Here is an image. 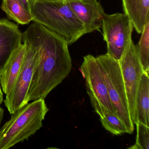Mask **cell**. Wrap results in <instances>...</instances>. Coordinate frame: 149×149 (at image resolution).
<instances>
[{
  "instance_id": "8992f818",
  "label": "cell",
  "mask_w": 149,
  "mask_h": 149,
  "mask_svg": "<svg viewBox=\"0 0 149 149\" xmlns=\"http://www.w3.org/2000/svg\"><path fill=\"white\" fill-rule=\"evenodd\" d=\"M102 28L107 54L119 61L132 40L134 27L131 21L125 13H105Z\"/></svg>"
},
{
  "instance_id": "3957f363",
  "label": "cell",
  "mask_w": 149,
  "mask_h": 149,
  "mask_svg": "<svg viewBox=\"0 0 149 149\" xmlns=\"http://www.w3.org/2000/svg\"><path fill=\"white\" fill-rule=\"evenodd\" d=\"M48 111L44 99H38L11 114L0 130V149H9L35 134L42 127Z\"/></svg>"
},
{
  "instance_id": "6da1fadb",
  "label": "cell",
  "mask_w": 149,
  "mask_h": 149,
  "mask_svg": "<svg viewBox=\"0 0 149 149\" xmlns=\"http://www.w3.org/2000/svg\"><path fill=\"white\" fill-rule=\"evenodd\" d=\"M23 41L34 49L36 63L27 101L44 99L67 77L72 68L67 41L33 22L22 33Z\"/></svg>"
},
{
  "instance_id": "8fae6325",
  "label": "cell",
  "mask_w": 149,
  "mask_h": 149,
  "mask_svg": "<svg viewBox=\"0 0 149 149\" xmlns=\"http://www.w3.org/2000/svg\"><path fill=\"white\" fill-rule=\"evenodd\" d=\"M26 43L23 41L10 55L2 68L1 75V85L2 91L7 94L13 88L19 74L24 61Z\"/></svg>"
},
{
  "instance_id": "ac0fdd59",
  "label": "cell",
  "mask_w": 149,
  "mask_h": 149,
  "mask_svg": "<svg viewBox=\"0 0 149 149\" xmlns=\"http://www.w3.org/2000/svg\"><path fill=\"white\" fill-rule=\"evenodd\" d=\"M25 6V8L32 14V9L33 6L34 0H21Z\"/></svg>"
},
{
  "instance_id": "e0dca14e",
  "label": "cell",
  "mask_w": 149,
  "mask_h": 149,
  "mask_svg": "<svg viewBox=\"0 0 149 149\" xmlns=\"http://www.w3.org/2000/svg\"><path fill=\"white\" fill-rule=\"evenodd\" d=\"M137 136L134 145L129 147L132 149H149V127L143 124L136 123Z\"/></svg>"
},
{
  "instance_id": "d6986e66",
  "label": "cell",
  "mask_w": 149,
  "mask_h": 149,
  "mask_svg": "<svg viewBox=\"0 0 149 149\" xmlns=\"http://www.w3.org/2000/svg\"><path fill=\"white\" fill-rule=\"evenodd\" d=\"M2 68L0 67V80H1V71H2ZM3 100V94L1 89V82H0V105L2 104Z\"/></svg>"
},
{
  "instance_id": "44dd1931",
  "label": "cell",
  "mask_w": 149,
  "mask_h": 149,
  "mask_svg": "<svg viewBox=\"0 0 149 149\" xmlns=\"http://www.w3.org/2000/svg\"><path fill=\"white\" fill-rule=\"evenodd\" d=\"M4 115V111L1 107H0V124L3 120V117Z\"/></svg>"
},
{
  "instance_id": "7c38bea8",
  "label": "cell",
  "mask_w": 149,
  "mask_h": 149,
  "mask_svg": "<svg viewBox=\"0 0 149 149\" xmlns=\"http://www.w3.org/2000/svg\"><path fill=\"white\" fill-rule=\"evenodd\" d=\"M124 13L131 21L139 34L149 19V0H122Z\"/></svg>"
},
{
  "instance_id": "ffe728a7",
  "label": "cell",
  "mask_w": 149,
  "mask_h": 149,
  "mask_svg": "<svg viewBox=\"0 0 149 149\" xmlns=\"http://www.w3.org/2000/svg\"><path fill=\"white\" fill-rule=\"evenodd\" d=\"M34 1L40 2H57V1H64L65 0H34Z\"/></svg>"
},
{
  "instance_id": "5b68a950",
  "label": "cell",
  "mask_w": 149,
  "mask_h": 149,
  "mask_svg": "<svg viewBox=\"0 0 149 149\" xmlns=\"http://www.w3.org/2000/svg\"><path fill=\"white\" fill-rule=\"evenodd\" d=\"M81 70L85 80L87 93L95 112L99 116L107 111L115 113L101 65L97 57L90 54L84 56Z\"/></svg>"
},
{
  "instance_id": "7a4b0ae2",
  "label": "cell",
  "mask_w": 149,
  "mask_h": 149,
  "mask_svg": "<svg viewBox=\"0 0 149 149\" xmlns=\"http://www.w3.org/2000/svg\"><path fill=\"white\" fill-rule=\"evenodd\" d=\"M32 22L39 23L63 37L71 45L85 33L83 23L64 1H35L32 11Z\"/></svg>"
},
{
  "instance_id": "ba28073f",
  "label": "cell",
  "mask_w": 149,
  "mask_h": 149,
  "mask_svg": "<svg viewBox=\"0 0 149 149\" xmlns=\"http://www.w3.org/2000/svg\"><path fill=\"white\" fill-rule=\"evenodd\" d=\"M26 45V54L20 72L13 88L6 95L4 100L5 105L11 114L28 103L27 98L36 63V56L33 47L27 43Z\"/></svg>"
},
{
  "instance_id": "52a82bcc",
  "label": "cell",
  "mask_w": 149,
  "mask_h": 149,
  "mask_svg": "<svg viewBox=\"0 0 149 149\" xmlns=\"http://www.w3.org/2000/svg\"><path fill=\"white\" fill-rule=\"evenodd\" d=\"M125 87L131 117L137 123L136 98L143 70L139 61L136 45L132 40L118 61Z\"/></svg>"
},
{
  "instance_id": "4fadbf2b",
  "label": "cell",
  "mask_w": 149,
  "mask_h": 149,
  "mask_svg": "<svg viewBox=\"0 0 149 149\" xmlns=\"http://www.w3.org/2000/svg\"><path fill=\"white\" fill-rule=\"evenodd\" d=\"M137 123L149 127V74L143 72L136 98Z\"/></svg>"
},
{
  "instance_id": "9c48e42d",
  "label": "cell",
  "mask_w": 149,
  "mask_h": 149,
  "mask_svg": "<svg viewBox=\"0 0 149 149\" xmlns=\"http://www.w3.org/2000/svg\"><path fill=\"white\" fill-rule=\"evenodd\" d=\"M78 19L83 23L85 33L102 28L104 9L97 0H66Z\"/></svg>"
},
{
  "instance_id": "9a60e30c",
  "label": "cell",
  "mask_w": 149,
  "mask_h": 149,
  "mask_svg": "<svg viewBox=\"0 0 149 149\" xmlns=\"http://www.w3.org/2000/svg\"><path fill=\"white\" fill-rule=\"evenodd\" d=\"M100 121L104 128L113 135L118 136L130 134L125 125L114 112L107 111L100 116Z\"/></svg>"
},
{
  "instance_id": "277c9868",
  "label": "cell",
  "mask_w": 149,
  "mask_h": 149,
  "mask_svg": "<svg viewBox=\"0 0 149 149\" xmlns=\"http://www.w3.org/2000/svg\"><path fill=\"white\" fill-rule=\"evenodd\" d=\"M102 68L109 96L115 114L125 125L130 134L134 124L131 117L129 104L119 62L107 54L97 57Z\"/></svg>"
},
{
  "instance_id": "2e32d148",
  "label": "cell",
  "mask_w": 149,
  "mask_h": 149,
  "mask_svg": "<svg viewBox=\"0 0 149 149\" xmlns=\"http://www.w3.org/2000/svg\"><path fill=\"white\" fill-rule=\"evenodd\" d=\"M140 40L136 45L139 61L142 65L143 71L149 73V19L146 22Z\"/></svg>"
},
{
  "instance_id": "5bb4252c",
  "label": "cell",
  "mask_w": 149,
  "mask_h": 149,
  "mask_svg": "<svg viewBox=\"0 0 149 149\" xmlns=\"http://www.w3.org/2000/svg\"><path fill=\"white\" fill-rule=\"evenodd\" d=\"M1 10L10 19L21 25H27L33 20L32 14L21 0H2Z\"/></svg>"
},
{
  "instance_id": "30bf717a",
  "label": "cell",
  "mask_w": 149,
  "mask_h": 149,
  "mask_svg": "<svg viewBox=\"0 0 149 149\" xmlns=\"http://www.w3.org/2000/svg\"><path fill=\"white\" fill-rule=\"evenodd\" d=\"M23 42L18 25L6 19H0V67L3 68L13 51Z\"/></svg>"
}]
</instances>
